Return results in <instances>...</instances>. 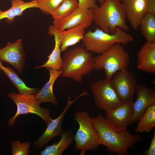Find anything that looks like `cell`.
Wrapping results in <instances>:
<instances>
[{"mask_svg":"<svg viewBox=\"0 0 155 155\" xmlns=\"http://www.w3.org/2000/svg\"><path fill=\"white\" fill-rule=\"evenodd\" d=\"M92 119L100 144L106 146L110 154L128 155L129 149L133 148L137 142L144 140L139 134L133 135L127 129L115 127L100 113Z\"/></svg>","mask_w":155,"mask_h":155,"instance_id":"6da1fadb","label":"cell"},{"mask_svg":"<svg viewBox=\"0 0 155 155\" xmlns=\"http://www.w3.org/2000/svg\"><path fill=\"white\" fill-rule=\"evenodd\" d=\"M93 11V22L104 32L114 34L117 27L125 31L129 30L125 9L120 0H106Z\"/></svg>","mask_w":155,"mask_h":155,"instance_id":"7a4b0ae2","label":"cell"},{"mask_svg":"<svg viewBox=\"0 0 155 155\" xmlns=\"http://www.w3.org/2000/svg\"><path fill=\"white\" fill-rule=\"evenodd\" d=\"M92 54L83 46H77L66 50L62 58V77L80 83L84 76L94 69Z\"/></svg>","mask_w":155,"mask_h":155,"instance_id":"3957f363","label":"cell"},{"mask_svg":"<svg viewBox=\"0 0 155 155\" xmlns=\"http://www.w3.org/2000/svg\"><path fill=\"white\" fill-rule=\"evenodd\" d=\"M83 46L87 51L100 54L108 50L114 44L127 45L133 38L125 31L117 27L114 34L106 33L96 26L94 31L85 32L82 40Z\"/></svg>","mask_w":155,"mask_h":155,"instance_id":"277c9868","label":"cell"},{"mask_svg":"<svg viewBox=\"0 0 155 155\" xmlns=\"http://www.w3.org/2000/svg\"><path fill=\"white\" fill-rule=\"evenodd\" d=\"M74 118L79 126L73 137L74 149L80 150V155H84L88 150H97L101 144L89 115L85 111H78L75 113Z\"/></svg>","mask_w":155,"mask_h":155,"instance_id":"5b68a950","label":"cell"},{"mask_svg":"<svg viewBox=\"0 0 155 155\" xmlns=\"http://www.w3.org/2000/svg\"><path fill=\"white\" fill-rule=\"evenodd\" d=\"M123 45L120 43H115L106 52L94 57V69H104L106 78L111 80L116 72L127 68L130 57L124 50Z\"/></svg>","mask_w":155,"mask_h":155,"instance_id":"8992f818","label":"cell"},{"mask_svg":"<svg viewBox=\"0 0 155 155\" xmlns=\"http://www.w3.org/2000/svg\"><path fill=\"white\" fill-rule=\"evenodd\" d=\"M8 97L15 103L17 111L15 115L8 121V125H14L16 119L19 116L28 113L35 114L40 117L47 125L52 119L50 116V111L40 106L36 99V94H22L15 92L8 94Z\"/></svg>","mask_w":155,"mask_h":155,"instance_id":"52a82bcc","label":"cell"},{"mask_svg":"<svg viewBox=\"0 0 155 155\" xmlns=\"http://www.w3.org/2000/svg\"><path fill=\"white\" fill-rule=\"evenodd\" d=\"M95 105L105 113L121 105L123 102L113 88L111 80L105 78L92 84L90 86Z\"/></svg>","mask_w":155,"mask_h":155,"instance_id":"ba28073f","label":"cell"},{"mask_svg":"<svg viewBox=\"0 0 155 155\" xmlns=\"http://www.w3.org/2000/svg\"><path fill=\"white\" fill-rule=\"evenodd\" d=\"M111 83L122 102L124 103L132 102L137 84V80L127 68L116 72L111 80Z\"/></svg>","mask_w":155,"mask_h":155,"instance_id":"9c48e42d","label":"cell"},{"mask_svg":"<svg viewBox=\"0 0 155 155\" xmlns=\"http://www.w3.org/2000/svg\"><path fill=\"white\" fill-rule=\"evenodd\" d=\"M93 22V10L79 6L68 16L53 22V24L60 32L80 25L87 28Z\"/></svg>","mask_w":155,"mask_h":155,"instance_id":"30bf717a","label":"cell"},{"mask_svg":"<svg viewBox=\"0 0 155 155\" xmlns=\"http://www.w3.org/2000/svg\"><path fill=\"white\" fill-rule=\"evenodd\" d=\"M84 95L83 93H81L72 101L70 100V96H68L67 104L63 112L56 118L52 119L46 125V127L42 133L34 142V146L35 148L38 149L42 148L53 138L57 136H61L63 131L62 128V125L65 114L72 104Z\"/></svg>","mask_w":155,"mask_h":155,"instance_id":"8fae6325","label":"cell"},{"mask_svg":"<svg viewBox=\"0 0 155 155\" xmlns=\"http://www.w3.org/2000/svg\"><path fill=\"white\" fill-rule=\"evenodd\" d=\"M25 58L21 39L14 42H8L5 47L0 49V60L11 64L22 74Z\"/></svg>","mask_w":155,"mask_h":155,"instance_id":"7c38bea8","label":"cell"},{"mask_svg":"<svg viewBox=\"0 0 155 155\" xmlns=\"http://www.w3.org/2000/svg\"><path fill=\"white\" fill-rule=\"evenodd\" d=\"M135 91L137 99L133 103V113L130 124L138 121L146 110L155 104V90L145 84H137Z\"/></svg>","mask_w":155,"mask_h":155,"instance_id":"4fadbf2b","label":"cell"},{"mask_svg":"<svg viewBox=\"0 0 155 155\" xmlns=\"http://www.w3.org/2000/svg\"><path fill=\"white\" fill-rule=\"evenodd\" d=\"M148 0H121L126 19L132 28L137 30L140 21L146 13Z\"/></svg>","mask_w":155,"mask_h":155,"instance_id":"5bb4252c","label":"cell"},{"mask_svg":"<svg viewBox=\"0 0 155 155\" xmlns=\"http://www.w3.org/2000/svg\"><path fill=\"white\" fill-rule=\"evenodd\" d=\"M133 103H124L106 113V119L115 127L127 129L133 113Z\"/></svg>","mask_w":155,"mask_h":155,"instance_id":"9a60e30c","label":"cell"},{"mask_svg":"<svg viewBox=\"0 0 155 155\" xmlns=\"http://www.w3.org/2000/svg\"><path fill=\"white\" fill-rule=\"evenodd\" d=\"M137 67L140 71L155 73V42L146 41L137 55Z\"/></svg>","mask_w":155,"mask_h":155,"instance_id":"2e32d148","label":"cell"},{"mask_svg":"<svg viewBox=\"0 0 155 155\" xmlns=\"http://www.w3.org/2000/svg\"><path fill=\"white\" fill-rule=\"evenodd\" d=\"M48 34L54 37L55 44L54 49L48 56V59L46 63L41 65L34 67V68L37 69L46 67L60 70L61 69L62 65V58L61 56V52L60 49V32L53 24L49 26Z\"/></svg>","mask_w":155,"mask_h":155,"instance_id":"e0dca14e","label":"cell"},{"mask_svg":"<svg viewBox=\"0 0 155 155\" xmlns=\"http://www.w3.org/2000/svg\"><path fill=\"white\" fill-rule=\"evenodd\" d=\"M47 68L50 75L49 80L36 94V99L39 104L49 102L56 105L58 104V102L53 94V87L55 81L59 77L62 75L63 71L61 69L58 70L51 68Z\"/></svg>","mask_w":155,"mask_h":155,"instance_id":"ac0fdd59","label":"cell"},{"mask_svg":"<svg viewBox=\"0 0 155 155\" xmlns=\"http://www.w3.org/2000/svg\"><path fill=\"white\" fill-rule=\"evenodd\" d=\"M11 5L8 9L3 11L0 9V20L6 19L8 24L13 22L15 17L21 15L26 10L38 7L37 0L25 2L23 0H11Z\"/></svg>","mask_w":155,"mask_h":155,"instance_id":"d6986e66","label":"cell"},{"mask_svg":"<svg viewBox=\"0 0 155 155\" xmlns=\"http://www.w3.org/2000/svg\"><path fill=\"white\" fill-rule=\"evenodd\" d=\"M85 28L82 25L60 32L61 52L79 43L83 39L85 33Z\"/></svg>","mask_w":155,"mask_h":155,"instance_id":"ffe728a7","label":"cell"},{"mask_svg":"<svg viewBox=\"0 0 155 155\" xmlns=\"http://www.w3.org/2000/svg\"><path fill=\"white\" fill-rule=\"evenodd\" d=\"M61 138L58 142L46 146L40 152L41 155H61L71 144L73 140V132L71 129L63 131Z\"/></svg>","mask_w":155,"mask_h":155,"instance_id":"44dd1931","label":"cell"},{"mask_svg":"<svg viewBox=\"0 0 155 155\" xmlns=\"http://www.w3.org/2000/svg\"><path fill=\"white\" fill-rule=\"evenodd\" d=\"M0 60V70L2 71L11 81L13 85L22 94H36L39 91L38 88L28 87L19 77L17 73L11 68L4 66Z\"/></svg>","mask_w":155,"mask_h":155,"instance_id":"7402d4cb","label":"cell"},{"mask_svg":"<svg viewBox=\"0 0 155 155\" xmlns=\"http://www.w3.org/2000/svg\"><path fill=\"white\" fill-rule=\"evenodd\" d=\"M135 133H148L155 127V104L149 107L139 119Z\"/></svg>","mask_w":155,"mask_h":155,"instance_id":"603a6c76","label":"cell"},{"mask_svg":"<svg viewBox=\"0 0 155 155\" xmlns=\"http://www.w3.org/2000/svg\"><path fill=\"white\" fill-rule=\"evenodd\" d=\"M139 28L146 41L155 42V15L146 13L140 21Z\"/></svg>","mask_w":155,"mask_h":155,"instance_id":"cb8c5ba5","label":"cell"},{"mask_svg":"<svg viewBox=\"0 0 155 155\" xmlns=\"http://www.w3.org/2000/svg\"><path fill=\"white\" fill-rule=\"evenodd\" d=\"M78 6V0H64L51 15L54 20L61 19L69 15Z\"/></svg>","mask_w":155,"mask_h":155,"instance_id":"d4e9b609","label":"cell"},{"mask_svg":"<svg viewBox=\"0 0 155 155\" xmlns=\"http://www.w3.org/2000/svg\"><path fill=\"white\" fill-rule=\"evenodd\" d=\"M64 0H37L41 11L47 15L52 12L62 3Z\"/></svg>","mask_w":155,"mask_h":155,"instance_id":"484cf974","label":"cell"},{"mask_svg":"<svg viewBox=\"0 0 155 155\" xmlns=\"http://www.w3.org/2000/svg\"><path fill=\"white\" fill-rule=\"evenodd\" d=\"M31 146L30 142H21L17 140L11 143V153L13 155H28Z\"/></svg>","mask_w":155,"mask_h":155,"instance_id":"4316f807","label":"cell"},{"mask_svg":"<svg viewBox=\"0 0 155 155\" xmlns=\"http://www.w3.org/2000/svg\"><path fill=\"white\" fill-rule=\"evenodd\" d=\"M78 6L93 10L98 7L97 4V0H78Z\"/></svg>","mask_w":155,"mask_h":155,"instance_id":"83f0119b","label":"cell"},{"mask_svg":"<svg viewBox=\"0 0 155 155\" xmlns=\"http://www.w3.org/2000/svg\"><path fill=\"white\" fill-rule=\"evenodd\" d=\"M145 155H155V131H154L149 148L144 152Z\"/></svg>","mask_w":155,"mask_h":155,"instance_id":"f1b7e54d","label":"cell"},{"mask_svg":"<svg viewBox=\"0 0 155 155\" xmlns=\"http://www.w3.org/2000/svg\"><path fill=\"white\" fill-rule=\"evenodd\" d=\"M146 13L155 15V0H148Z\"/></svg>","mask_w":155,"mask_h":155,"instance_id":"f546056e","label":"cell"},{"mask_svg":"<svg viewBox=\"0 0 155 155\" xmlns=\"http://www.w3.org/2000/svg\"><path fill=\"white\" fill-rule=\"evenodd\" d=\"M106 0H97L99 4L100 5L102 4Z\"/></svg>","mask_w":155,"mask_h":155,"instance_id":"4dcf8cb0","label":"cell"}]
</instances>
